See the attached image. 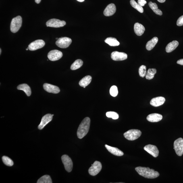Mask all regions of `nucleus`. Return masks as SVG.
Instances as JSON below:
<instances>
[{
  "mask_svg": "<svg viewBox=\"0 0 183 183\" xmlns=\"http://www.w3.org/2000/svg\"><path fill=\"white\" fill-rule=\"evenodd\" d=\"M135 169L140 176L146 178H155L159 176V172L149 167H136Z\"/></svg>",
  "mask_w": 183,
  "mask_h": 183,
  "instance_id": "obj_1",
  "label": "nucleus"
},
{
  "mask_svg": "<svg viewBox=\"0 0 183 183\" xmlns=\"http://www.w3.org/2000/svg\"><path fill=\"white\" fill-rule=\"evenodd\" d=\"M90 121L89 117H86L81 123L77 131V136L79 139H81L88 134L90 129Z\"/></svg>",
  "mask_w": 183,
  "mask_h": 183,
  "instance_id": "obj_2",
  "label": "nucleus"
},
{
  "mask_svg": "<svg viewBox=\"0 0 183 183\" xmlns=\"http://www.w3.org/2000/svg\"><path fill=\"white\" fill-rule=\"evenodd\" d=\"M22 17L18 16L13 18L11 21L10 25V30L13 33H16L20 30L22 25Z\"/></svg>",
  "mask_w": 183,
  "mask_h": 183,
  "instance_id": "obj_3",
  "label": "nucleus"
},
{
  "mask_svg": "<svg viewBox=\"0 0 183 183\" xmlns=\"http://www.w3.org/2000/svg\"><path fill=\"white\" fill-rule=\"evenodd\" d=\"M142 132L138 130L132 129L124 133V137L129 140L133 141L137 139L141 136Z\"/></svg>",
  "mask_w": 183,
  "mask_h": 183,
  "instance_id": "obj_4",
  "label": "nucleus"
},
{
  "mask_svg": "<svg viewBox=\"0 0 183 183\" xmlns=\"http://www.w3.org/2000/svg\"><path fill=\"white\" fill-rule=\"evenodd\" d=\"M174 149L177 155L180 156L183 154V139L180 138L175 140L174 143Z\"/></svg>",
  "mask_w": 183,
  "mask_h": 183,
  "instance_id": "obj_5",
  "label": "nucleus"
},
{
  "mask_svg": "<svg viewBox=\"0 0 183 183\" xmlns=\"http://www.w3.org/2000/svg\"><path fill=\"white\" fill-rule=\"evenodd\" d=\"M102 167L101 162L96 161L92 165V166L88 169V172L92 176H95L101 171Z\"/></svg>",
  "mask_w": 183,
  "mask_h": 183,
  "instance_id": "obj_6",
  "label": "nucleus"
},
{
  "mask_svg": "<svg viewBox=\"0 0 183 183\" xmlns=\"http://www.w3.org/2000/svg\"><path fill=\"white\" fill-rule=\"evenodd\" d=\"M72 40L71 38L63 37L59 38L56 41V44L58 47L61 48H66L69 47L72 43Z\"/></svg>",
  "mask_w": 183,
  "mask_h": 183,
  "instance_id": "obj_7",
  "label": "nucleus"
},
{
  "mask_svg": "<svg viewBox=\"0 0 183 183\" xmlns=\"http://www.w3.org/2000/svg\"><path fill=\"white\" fill-rule=\"evenodd\" d=\"M61 160L65 170L68 172H70L72 170L73 162L71 158L68 155H64L61 157Z\"/></svg>",
  "mask_w": 183,
  "mask_h": 183,
  "instance_id": "obj_8",
  "label": "nucleus"
},
{
  "mask_svg": "<svg viewBox=\"0 0 183 183\" xmlns=\"http://www.w3.org/2000/svg\"><path fill=\"white\" fill-rule=\"evenodd\" d=\"M46 24L48 27L59 28L65 26L66 24V22L64 21H61L56 19H52L48 21Z\"/></svg>",
  "mask_w": 183,
  "mask_h": 183,
  "instance_id": "obj_9",
  "label": "nucleus"
},
{
  "mask_svg": "<svg viewBox=\"0 0 183 183\" xmlns=\"http://www.w3.org/2000/svg\"><path fill=\"white\" fill-rule=\"evenodd\" d=\"M45 43L43 40L38 39L31 42L29 45L28 48L30 51H35L37 50L41 49L45 46Z\"/></svg>",
  "mask_w": 183,
  "mask_h": 183,
  "instance_id": "obj_10",
  "label": "nucleus"
},
{
  "mask_svg": "<svg viewBox=\"0 0 183 183\" xmlns=\"http://www.w3.org/2000/svg\"><path fill=\"white\" fill-rule=\"evenodd\" d=\"M63 56V53L61 52L58 50H53L49 52L48 54V58L52 61H55L59 60Z\"/></svg>",
  "mask_w": 183,
  "mask_h": 183,
  "instance_id": "obj_11",
  "label": "nucleus"
},
{
  "mask_svg": "<svg viewBox=\"0 0 183 183\" xmlns=\"http://www.w3.org/2000/svg\"><path fill=\"white\" fill-rule=\"evenodd\" d=\"M144 149L154 157H157L159 155V150L155 146L148 144L144 146Z\"/></svg>",
  "mask_w": 183,
  "mask_h": 183,
  "instance_id": "obj_12",
  "label": "nucleus"
},
{
  "mask_svg": "<svg viewBox=\"0 0 183 183\" xmlns=\"http://www.w3.org/2000/svg\"><path fill=\"white\" fill-rule=\"evenodd\" d=\"M111 58L114 61H122L127 59L128 55L127 54L124 52L114 51L111 53Z\"/></svg>",
  "mask_w": 183,
  "mask_h": 183,
  "instance_id": "obj_13",
  "label": "nucleus"
},
{
  "mask_svg": "<svg viewBox=\"0 0 183 183\" xmlns=\"http://www.w3.org/2000/svg\"><path fill=\"white\" fill-rule=\"evenodd\" d=\"M53 115L48 114L42 117L41 122L38 126V129L40 130L43 129L46 125L50 122L52 119Z\"/></svg>",
  "mask_w": 183,
  "mask_h": 183,
  "instance_id": "obj_14",
  "label": "nucleus"
},
{
  "mask_svg": "<svg viewBox=\"0 0 183 183\" xmlns=\"http://www.w3.org/2000/svg\"><path fill=\"white\" fill-rule=\"evenodd\" d=\"M43 88L46 91L49 93L57 94L60 91V90L58 86L49 84H44Z\"/></svg>",
  "mask_w": 183,
  "mask_h": 183,
  "instance_id": "obj_15",
  "label": "nucleus"
},
{
  "mask_svg": "<svg viewBox=\"0 0 183 183\" xmlns=\"http://www.w3.org/2000/svg\"><path fill=\"white\" fill-rule=\"evenodd\" d=\"M116 7L114 4H110L104 11V15L106 16H112L115 14L116 11Z\"/></svg>",
  "mask_w": 183,
  "mask_h": 183,
  "instance_id": "obj_16",
  "label": "nucleus"
},
{
  "mask_svg": "<svg viewBox=\"0 0 183 183\" xmlns=\"http://www.w3.org/2000/svg\"><path fill=\"white\" fill-rule=\"evenodd\" d=\"M165 99L163 97H158L153 98L150 101V105L154 107L162 105L165 103Z\"/></svg>",
  "mask_w": 183,
  "mask_h": 183,
  "instance_id": "obj_17",
  "label": "nucleus"
},
{
  "mask_svg": "<svg viewBox=\"0 0 183 183\" xmlns=\"http://www.w3.org/2000/svg\"><path fill=\"white\" fill-rule=\"evenodd\" d=\"M163 118V116L159 114H151L148 116L147 120L152 122H158L161 121Z\"/></svg>",
  "mask_w": 183,
  "mask_h": 183,
  "instance_id": "obj_18",
  "label": "nucleus"
},
{
  "mask_svg": "<svg viewBox=\"0 0 183 183\" xmlns=\"http://www.w3.org/2000/svg\"><path fill=\"white\" fill-rule=\"evenodd\" d=\"M105 146L108 151L114 155L118 156H121L124 154V153L117 148L113 147L112 146L107 145V144H105Z\"/></svg>",
  "mask_w": 183,
  "mask_h": 183,
  "instance_id": "obj_19",
  "label": "nucleus"
},
{
  "mask_svg": "<svg viewBox=\"0 0 183 183\" xmlns=\"http://www.w3.org/2000/svg\"><path fill=\"white\" fill-rule=\"evenodd\" d=\"M134 32L138 36H141L145 31L144 27L141 24L138 22L136 23L134 26Z\"/></svg>",
  "mask_w": 183,
  "mask_h": 183,
  "instance_id": "obj_20",
  "label": "nucleus"
},
{
  "mask_svg": "<svg viewBox=\"0 0 183 183\" xmlns=\"http://www.w3.org/2000/svg\"><path fill=\"white\" fill-rule=\"evenodd\" d=\"M17 88L18 90H23L28 96H30L31 95V89L27 84H24L19 85L17 86Z\"/></svg>",
  "mask_w": 183,
  "mask_h": 183,
  "instance_id": "obj_21",
  "label": "nucleus"
},
{
  "mask_svg": "<svg viewBox=\"0 0 183 183\" xmlns=\"http://www.w3.org/2000/svg\"><path fill=\"white\" fill-rule=\"evenodd\" d=\"M178 45L179 42L176 40H174L170 42L167 45L165 48L167 52L170 53L178 47Z\"/></svg>",
  "mask_w": 183,
  "mask_h": 183,
  "instance_id": "obj_22",
  "label": "nucleus"
},
{
  "mask_svg": "<svg viewBox=\"0 0 183 183\" xmlns=\"http://www.w3.org/2000/svg\"><path fill=\"white\" fill-rule=\"evenodd\" d=\"M159 39L157 37H155L150 41H148L146 45V49L148 51L151 50L157 44Z\"/></svg>",
  "mask_w": 183,
  "mask_h": 183,
  "instance_id": "obj_23",
  "label": "nucleus"
},
{
  "mask_svg": "<svg viewBox=\"0 0 183 183\" xmlns=\"http://www.w3.org/2000/svg\"><path fill=\"white\" fill-rule=\"evenodd\" d=\"M92 77L89 76H86L82 78L79 82V85L82 87L87 86L89 84L92 80Z\"/></svg>",
  "mask_w": 183,
  "mask_h": 183,
  "instance_id": "obj_24",
  "label": "nucleus"
},
{
  "mask_svg": "<svg viewBox=\"0 0 183 183\" xmlns=\"http://www.w3.org/2000/svg\"><path fill=\"white\" fill-rule=\"evenodd\" d=\"M105 42L110 46H113V47L118 46L120 45V43L116 38L113 37L107 38L105 40Z\"/></svg>",
  "mask_w": 183,
  "mask_h": 183,
  "instance_id": "obj_25",
  "label": "nucleus"
},
{
  "mask_svg": "<svg viewBox=\"0 0 183 183\" xmlns=\"http://www.w3.org/2000/svg\"><path fill=\"white\" fill-rule=\"evenodd\" d=\"M149 5L150 8L155 14L159 15H162V12L161 10L158 9V6L155 3H153L152 2L150 1L149 3Z\"/></svg>",
  "mask_w": 183,
  "mask_h": 183,
  "instance_id": "obj_26",
  "label": "nucleus"
},
{
  "mask_svg": "<svg viewBox=\"0 0 183 183\" xmlns=\"http://www.w3.org/2000/svg\"><path fill=\"white\" fill-rule=\"evenodd\" d=\"M157 72L155 69H149L146 72V78L148 80H151L154 77L155 74Z\"/></svg>",
  "mask_w": 183,
  "mask_h": 183,
  "instance_id": "obj_27",
  "label": "nucleus"
},
{
  "mask_svg": "<svg viewBox=\"0 0 183 183\" xmlns=\"http://www.w3.org/2000/svg\"><path fill=\"white\" fill-rule=\"evenodd\" d=\"M83 64V62L82 60L77 59L71 65V70H76L77 69L80 68L82 66Z\"/></svg>",
  "mask_w": 183,
  "mask_h": 183,
  "instance_id": "obj_28",
  "label": "nucleus"
},
{
  "mask_svg": "<svg viewBox=\"0 0 183 183\" xmlns=\"http://www.w3.org/2000/svg\"><path fill=\"white\" fill-rule=\"evenodd\" d=\"M130 3L131 5L133 7L139 12L143 13L144 10L143 7L138 3H136L135 0H131Z\"/></svg>",
  "mask_w": 183,
  "mask_h": 183,
  "instance_id": "obj_29",
  "label": "nucleus"
},
{
  "mask_svg": "<svg viewBox=\"0 0 183 183\" xmlns=\"http://www.w3.org/2000/svg\"><path fill=\"white\" fill-rule=\"evenodd\" d=\"M37 183H52L51 179L49 175H45L40 178L37 181Z\"/></svg>",
  "mask_w": 183,
  "mask_h": 183,
  "instance_id": "obj_30",
  "label": "nucleus"
},
{
  "mask_svg": "<svg viewBox=\"0 0 183 183\" xmlns=\"http://www.w3.org/2000/svg\"><path fill=\"white\" fill-rule=\"evenodd\" d=\"M2 159L3 163L7 166L11 167L14 165V163L12 160L8 157L3 156Z\"/></svg>",
  "mask_w": 183,
  "mask_h": 183,
  "instance_id": "obj_31",
  "label": "nucleus"
},
{
  "mask_svg": "<svg viewBox=\"0 0 183 183\" xmlns=\"http://www.w3.org/2000/svg\"><path fill=\"white\" fill-rule=\"evenodd\" d=\"M146 68L145 65H142L139 69V76L143 78L146 76Z\"/></svg>",
  "mask_w": 183,
  "mask_h": 183,
  "instance_id": "obj_32",
  "label": "nucleus"
},
{
  "mask_svg": "<svg viewBox=\"0 0 183 183\" xmlns=\"http://www.w3.org/2000/svg\"><path fill=\"white\" fill-rule=\"evenodd\" d=\"M106 116L108 118H112L113 119H118L119 118V115L117 113L114 112H108L106 114Z\"/></svg>",
  "mask_w": 183,
  "mask_h": 183,
  "instance_id": "obj_33",
  "label": "nucleus"
},
{
  "mask_svg": "<svg viewBox=\"0 0 183 183\" xmlns=\"http://www.w3.org/2000/svg\"><path fill=\"white\" fill-rule=\"evenodd\" d=\"M110 93L114 97L116 96L118 94V88L117 86H112L110 90Z\"/></svg>",
  "mask_w": 183,
  "mask_h": 183,
  "instance_id": "obj_34",
  "label": "nucleus"
},
{
  "mask_svg": "<svg viewBox=\"0 0 183 183\" xmlns=\"http://www.w3.org/2000/svg\"><path fill=\"white\" fill-rule=\"evenodd\" d=\"M177 25L178 26H183V15L179 17L177 20Z\"/></svg>",
  "mask_w": 183,
  "mask_h": 183,
  "instance_id": "obj_35",
  "label": "nucleus"
},
{
  "mask_svg": "<svg viewBox=\"0 0 183 183\" xmlns=\"http://www.w3.org/2000/svg\"><path fill=\"white\" fill-rule=\"evenodd\" d=\"M138 3L141 6L144 7L146 3V1L145 0H138Z\"/></svg>",
  "mask_w": 183,
  "mask_h": 183,
  "instance_id": "obj_36",
  "label": "nucleus"
},
{
  "mask_svg": "<svg viewBox=\"0 0 183 183\" xmlns=\"http://www.w3.org/2000/svg\"><path fill=\"white\" fill-rule=\"evenodd\" d=\"M178 64L183 65V59L179 60L177 62Z\"/></svg>",
  "mask_w": 183,
  "mask_h": 183,
  "instance_id": "obj_37",
  "label": "nucleus"
},
{
  "mask_svg": "<svg viewBox=\"0 0 183 183\" xmlns=\"http://www.w3.org/2000/svg\"><path fill=\"white\" fill-rule=\"evenodd\" d=\"M166 0H157V1L159 3H163L165 2Z\"/></svg>",
  "mask_w": 183,
  "mask_h": 183,
  "instance_id": "obj_38",
  "label": "nucleus"
},
{
  "mask_svg": "<svg viewBox=\"0 0 183 183\" xmlns=\"http://www.w3.org/2000/svg\"><path fill=\"white\" fill-rule=\"evenodd\" d=\"M35 3H37L38 4L41 1V0H35Z\"/></svg>",
  "mask_w": 183,
  "mask_h": 183,
  "instance_id": "obj_39",
  "label": "nucleus"
},
{
  "mask_svg": "<svg viewBox=\"0 0 183 183\" xmlns=\"http://www.w3.org/2000/svg\"><path fill=\"white\" fill-rule=\"evenodd\" d=\"M77 1L80 2H84L85 0H77Z\"/></svg>",
  "mask_w": 183,
  "mask_h": 183,
  "instance_id": "obj_40",
  "label": "nucleus"
},
{
  "mask_svg": "<svg viewBox=\"0 0 183 183\" xmlns=\"http://www.w3.org/2000/svg\"><path fill=\"white\" fill-rule=\"evenodd\" d=\"M1 49H0V54H1Z\"/></svg>",
  "mask_w": 183,
  "mask_h": 183,
  "instance_id": "obj_41",
  "label": "nucleus"
},
{
  "mask_svg": "<svg viewBox=\"0 0 183 183\" xmlns=\"http://www.w3.org/2000/svg\"><path fill=\"white\" fill-rule=\"evenodd\" d=\"M28 49H29V48H28H28H27V49H26V50H27V51L28 50Z\"/></svg>",
  "mask_w": 183,
  "mask_h": 183,
  "instance_id": "obj_42",
  "label": "nucleus"
},
{
  "mask_svg": "<svg viewBox=\"0 0 183 183\" xmlns=\"http://www.w3.org/2000/svg\"><path fill=\"white\" fill-rule=\"evenodd\" d=\"M56 39L58 40V39H59V38H56Z\"/></svg>",
  "mask_w": 183,
  "mask_h": 183,
  "instance_id": "obj_43",
  "label": "nucleus"
},
{
  "mask_svg": "<svg viewBox=\"0 0 183 183\" xmlns=\"http://www.w3.org/2000/svg\"><path fill=\"white\" fill-rule=\"evenodd\" d=\"M84 88H86V86H84Z\"/></svg>",
  "mask_w": 183,
  "mask_h": 183,
  "instance_id": "obj_44",
  "label": "nucleus"
}]
</instances>
